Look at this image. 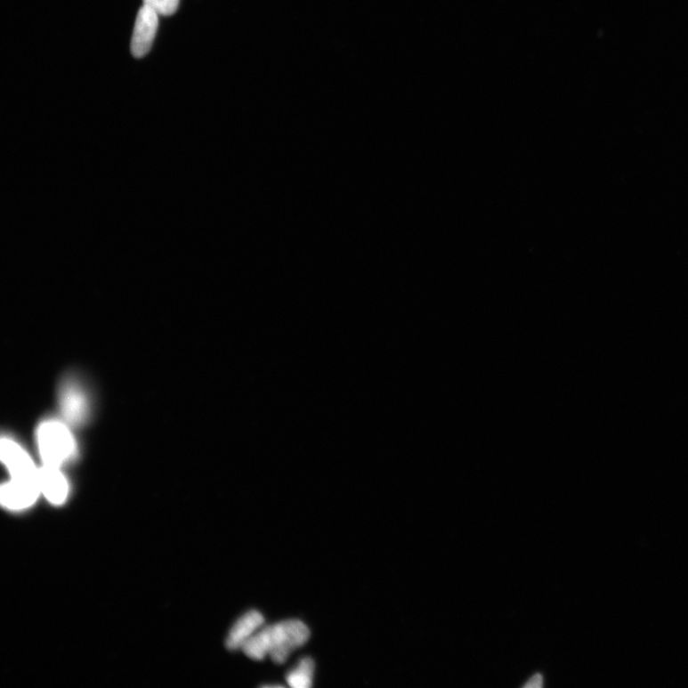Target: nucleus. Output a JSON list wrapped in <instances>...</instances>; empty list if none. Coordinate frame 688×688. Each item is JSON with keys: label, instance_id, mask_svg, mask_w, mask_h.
<instances>
[{"label": "nucleus", "instance_id": "nucleus-1", "mask_svg": "<svg viewBox=\"0 0 688 688\" xmlns=\"http://www.w3.org/2000/svg\"><path fill=\"white\" fill-rule=\"evenodd\" d=\"M310 638V630L301 620L288 619L259 629L241 651L255 660L270 656L276 664H283L296 648Z\"/></svg>", "mask_w": 688, "mask_h": 688}, {"label": "nucleus", "instance_id": "nucleus-2", "mask_svg": "<svg viewBox=\"0 0 688 688\" xmlns=\"http://www.w3.org/2000/svg\"><path fill=\"white\" fill-rule=\"evenodd\" d=\"M37 446L46 465L61 467L75 453V441L69 428L58 421H47L37 431Z\"/></svg>", "mask_w": 688, "mask_h": 688}, {"label": "nucleus", "instance_id": "nucleus-3", "mask_svg": "<svg viewBox=\"0 0 688 688\" xmlns=\"http://www.w3.org/2000/svg\"><path fill=\"white\" fill-rule=\"evenodd\" d=\"M2 460L7 466L12 478L37 482L38 469H36L28 453L15 441L8 438L3 439Z\"/></svg>", "mask_w": 688, "mask_h": 688}, {"label": "nucleus", "instance_id": "nucleus-4", "mask_svg": "<svg viewBox=\"0 0 688 688\" xmlns=\"http://www.w3.org/2000/svg\"><path fill=\"white\" fill-rule=\"evenodd\" d=\"M158 28V14L148 5L139 11L132 42L133 54L136 58L146 56L154 41Z\"/></svg>", "mask_w": 688, "mask_h": 688}, {"label": "nucleus", "instance_id": "nucleus-5", "mask_svg": "<svg viewBox=\"0 0 688 688\" xmlns=\"http://www.w3.org/2000/svg\"><path fill=\"white\" fill-rule=\"evenodd\" d=\"M40 492L37 482L12 478L2 488V503L9 510H24L36 502Z\"/></svg>", "mask_w": 688, "mask_h": 688}, {"label": "nucleus", "instance_id": "nucleus-6", "mask_svg": "<svg viewBox=\"0 0 688 688\" xmlns=\"http://www.w3.org/2000/svg\"><path fill=\"white\" fill-rule=\"evenodd\" d=\"M38 487L52 504L61 505L69 496V483L60 467L45 465L38 469Z\"/></svg>", "mask_w": 688, "mask_h": 688}, {"label": "nucleus", "instance_id": "nucleus-7", "mask_svg": "<svg viewBox=\"0 0 688 688\" xmlns=\"http://www.w3.org/2000/svg\"><path fill=\"white\" fill-rule=\"evenodd\" d=\"M264 625V617L253 610L244 614L231 629L226 645L230 651H239Z\"/></svg>", "mask_w": 688, "mask_h": 688}, {"label": "nucleus", "instance_id": "nucleus-8", "mask_svg": "<svg viewBox=\"0 0 688 688\" xmlns=\"http://www.w3.org/2000/svg\"><path fill=\"white\" fill-rule=\"evenodd\" d=\"M61 408L64 415L72 423H81L86 415V400L79 387L68 384L61 393Z\"/></svg>", "mask_w": 688, "mask_h": 688}, {"label": "nucleus", "instance_id": "nucleus-9", "mask_svg": "<svg viewBox=\"0 0 688 688\" xmlns=\"http://www.w3.org/2000/svg\"><path fill=\"white\" fill-rule=\"evenodd\" d=\"M314 669V660L304 658L288 673L287 681L294 688H309L313 684Z\"/></svg>", "mask_w": 688, "mask_h": 688}, {"label": "nucleus", "instance_id": "nucleus-10", "mask_svg": "<svg viewBox=\"0 0 688 688\" xmlns=\"http://www.w3.org/2000/svg\"><path fill=\"white\" fill-rule=\"evenodd\" d=\"M179 0H145V5L153 9L158 14L171 16L178 8Z\"/></svg>", "mask_w": 688, "mask_h": 688}, {"label": "nucleus", "instance_id": "nucleus-11", "mask_svg": "<svg viewBox=\"0 0 688 688\" xmlns=\"http://www.w3.org/2000/svg\"><path fill=\"white\" fill-rule=\"evenodd\" d=\"M543 685V677L542 675L537 674L533 678H530V681L525 684V687L530 688V687H541Z\"/></svg>", "mask_w": 688, "mask_h": 688}]
</instances>
